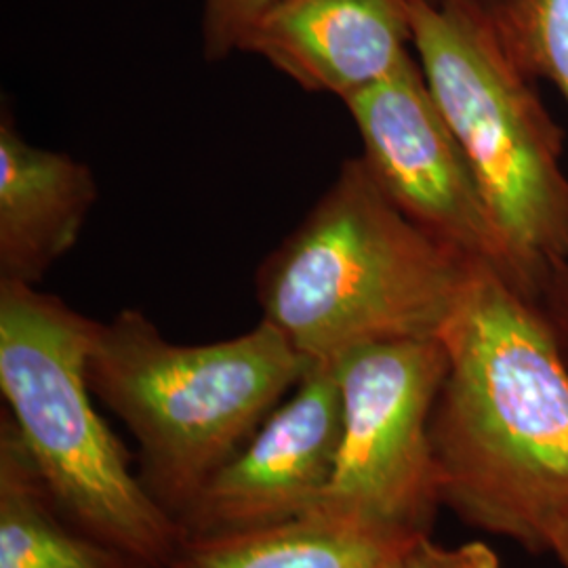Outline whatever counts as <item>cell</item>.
I'll return each instance as SVG.
<instances>
[{
	"mask_svg": "<svg viewBox=\"0 0 568 568\" xmlns=\"http://www.w3.org/2000/svg\"><path fill=\"white\" fill-rule=\"evenodd\" d=\"M447 373L429 443L440 506L551 554L568 523V361L544 307L474 265L438 333Z\"/></svg>",
	"mask_w": 568,
	"mask_h": 568,
	"instance_id": "obj_1",
	"label": "cell"
},
{
	"mask_svg": "<svg viewBox=\"0 0 568 568\" xmlns=\"http://www.w3.org/2000/svg\"><path fill=\"white\" fill-rule=\"evenodd\" d=\"M478 262L410 222L361 159L260 265L257 302L310 365L396 339L438 337Z\"/></svg>",
	"mask_w": 568,
	"mask_h": 568,
	"instance_id": "obj_2",
	"label": "cell"
},
{
	"mask_svg": "<svg viewBox=\"0 0 568 568\" xmlns=\"http://www.w3.org/2000/svg\"><path fill=\"white\" fill-rule=\"evenodd\" d=\"M307 366L265 321L224 342L173 344L129 307L98 323L87 375L93 394L131 429L143 488L178 523Z\"/></svg>",
	"mask_w": 568,
	"mask_h": 568,
	"instance_id": "obj_3",
	"label": "cell"
},
{
	"mask_svg": "<svg viewBox=\"0 0 568 568\" xmlns=\"http://www.w3.org/2000/svg\"><path fill=\"white\" fill-rule=\"evenodd\" d=\"M95 331L98 321L60 297L0 281L4 410L68 518L145 567L166 568L182 532L93 408L87 363Z\"/></svg>",
	"mask_w": 568,
	"mask_h": 568,
	"instance_id": "obj_4",
	"label": "cell"
},
{
	"mask_svg": "<svg viewBox=\"0 0 568 568\" xmlns=\"http://www.w3.org/2000/svg\"><path fill=\"white\" fill-rule=\"evenodd\" d=\"M413 53L537 302L568 262L562 129L474 0H408Z\"/></svg>",
	"mask_w": 568,
	"mask_h": 568,
	"instance_id": "obj_5",
	"label": "cell"
},
{
	"mask_svg": "<svg viewBox=\"0 0 568 568\" xmlns=\"http://www.w3.org/2000/svg\"><path fill=\"white\" fill-rule=\"evenodd\" d=\"M342 438L321 508L429 535L440 495L429 419L447 373L440 337L358 347L335 363Z\"/></svg>",
	"mask_w": 568,
	"mask_h": 568,
	"instance_id": "obj_6",
	"label": "cell"
},
{
	"mask_svg": "<svg viewBox=\"0 0 568 568\" xmlns=\"http://www.w3.org/2000/svg\"><path fill=\"white\" fill-rule=\"evenodd\" d=\"M344 103L363 142L361 161L387 199L410 222L469 260L493 265L530 297L415 53Z\"/></svg>",
	"mask_w": 568,
	"mask_h": 568,
	"instance_id": "obj_7",
	"label": "cell"
},
{
	"mask_svg": "<svg viewBox=\"0 0 568 568\" xmlns=\"http://www.w3.org/2000/svg\"><path fill=\"white\" fill-rule=\"evenodd\" d=\"M342 438L333 365H310L291 398L201 488L178 518L182 541L281 527L321 508Z\"/></svg>",
	"mask_w": 568,
	"mask_h": 568,
	"instance_id": "obj_8",
	"label": "cell"
},
{
	"mask_svg": "<svg viewBox=\"0 0 568 568\" xmlns=\"http://www.w3.org/2000/svg\"><path fill=\"white\" fill-rule=\"evenodd\" d=\"M408 0H278L246 34L255 53L310 93L347 102L410 55Z\"/></svg>",
	"mask_w": 568,
	"mask_h": 568,
	"instance_id": "obj_9",
	"label": "cell"
},
{
	"mask_svg": "<svg viewBox=\"0 0 568 568\" xmlns=\"http://www.w3.org/2000/svg\"><path fill=\"white\" fill-rule=\"evenodd\" d=\"M98 201L87 164L26 142L11 112L0 119V281L41 283L72 251Z\"/></svg>",
	"mask_w": 568,
	"mask_h": 568,
	"instance_id": "obj_10",
	"label": "cell"
},
{
	"mask_svg": "<svg viewBox=\"0 0 568 568\" xmlns=\"http://www.w3.org/2000/svg\"><path fill=\"white\" fill-rule=\"evenodd\" d=\"M419 537L318 508L281 527L182 541L166 568H386Z\"/></svg>",
	"mask_w": 568,
	"mask_h": 568,
	"instance_id": "obj_11",
	"label": "cell"
},
{
	"mask_svg": "<svg viewBox=\"0 0 568 568\" xmlns=\"http://www.w3.org/2000/svg\"><path fill=\"white\" fill-rule=\"evenodd\" d=\"M0 568H148L65 516L11 415H0Z\"/></svg>",
	"mask_w": 568,
	"mask_h": 568,
	"instance_id": "obj_12",
	"label": "cell"
},
{
	"mask_svg": "<svg viewBox=\"0 0 568 568\" xmlns=\"http://www.w3.org/2000/svg\"><path fill=\"white\" fill-rule=\"evenodd\" d=\"M530 81L551 82L568 103V0H474Z\"/></svg>",
	"mask_w": 568,
	"mask_h": 568,
	"instance_id": "obj_13",
	"label": "cell"
},
{
	"mask_svg": "<svg viewBox=\"0 0 568 568\" xmlns=\"http://www.w3.org/2000/svg\"><path fill=\"white\" fill-rule=\"evenodd\" d=\"M278 0H204V58L222 61L241 51L246 34Z\"/></svg>",
	"mask_w": 568,
	"mask_h": 568,
	"instance_id": "obj_14",
	"label": "cell"
},
{
	"mask_svg": "<svg viewBox=\"0 0 568 568\" xmlns=\"http://www.w3.org/2000/svg\"><path fill=\"white\" fill-rule=\"evenodd\" d=\"M406 568H501L497 554L485 541L445 548L432 537H419L406 549Z\"/></svg>",
	"mask_w": 568,
	"mask_h": 568,
	"instance_id": "obj_15",
	"label": "cell"
},
{
	"mask_svg": "<svg viewBox=\"0 0 568 568\" xmlns=\"http://www.w3.org/2000/svg\"><path fill=\"white\" fill-rule=\"evenodd\" d=\"M537 304L544 307L568 361V262L549 267Z\"/></svg>",
	"mask_w": 568,
	"mask_h": 568,
	"instance_id": "obj_16",
	"label": "cell"
},
{
	"mask_svg": "<svg viewBox=\"0 0 568 568\" xmlns=\"http://www.w3.org/2000/svg\"><path fill=\"white\" fill-rule=\"evenodd\" d=\"M551 554L560 560L562 567L568 568V523L556 530L554 544H551Z\"/></svg>",
	"mask_w": 568,
	"mask_h": 568,
	"instance_id": "obj_17",
	"label": "cell"
},
{
	"mask_svg": "<svg viewBox=\"0 0 568 568\" xmlns=\"http://www.w3.org/2000/svg\"><path fill=\"white\" fill-rule=\"evenodd\" d=\"M405 556H400L398 560H394V562H392V565H387L386 568H406Z\"/></svg>",
	"mask_w": 568,
	"mask_h": 568,
	"instance_id": "obj_18",
	"label": "cell"
}]
</instances>
